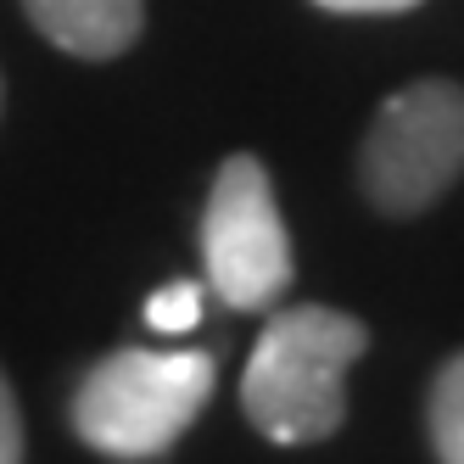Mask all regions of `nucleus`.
Returning a JSON list of instances; mask_svg holds the SVG:
<instances>
[{
  "label": "nucleus",
  "mask_w": 464,
  "mask_h": 464,
  "mask_svg": "<svg viewBox=\"0 0 464 464\" xmlns=\"http://www.w3.org/2000/svg\"><path fill=\"white\" fill-rule=\"evenodd\" d=\"M425 425H430V448L442 464H464V353H453L437 381H430V403H425Z\"/></svg>",
  "instance_id": "6"
},
{
  "label": "nucleus",
  "mask_w": 464,
  "mask_h": 464,
  "mask_svg": "<svg viewBox=\"0 0 464 464\" xmlns=\"http://www.w3.org/2000/svg\"><path fill=\"white\" fill-rule=\"evenodd\" d=\"M202 263L218 303L241 314H257L291 291V236L269 169L252 151L224 157L213 174L208 213H202Z\"/></svg>",
  "instance_id": "4"
},
{
  "label": "nucleus",
  "mask_w": 464,
  "mask_h": 464,
  "mask_svg": "<svg viewBox=\"0 0 464 464\" xmlns=\"http://www.w3.org/2000/svg\"><path fill=\"white\" fill-rule=\"evenodd\" d=\"M464 174V84L414 79L375 107L358 146V190L386 218H414Z\"/></svg>",
  "instance_id": "3"
},
{
  "label": "nucleus",
  "mask_w": 464,
  "mask_h": 464,
  "mask_svg": "<svg viewBox=\"0 0 464 464\" xmlns=\"http://www.w3.org/2000/svg\"><path fill=\"white\" fill-rule=\"evenodd\" d=\"M324 12H342V17H386V12H414L420 0H314Z\"/></svg>",
  "instance_id": "9"
},
{
  "label": "nucleus",
  "mask_w": 464,
  "mask_h": 464,
  "mask_svg": "<svg viewBox=\"0 0 464 464\" xmlns=\"http://www.w3.org/2000/svg\"><path fill=\"white\" fill-rule=\"evenodd\" d=\"M363 347L370 330L342 308L296 303L269 314L241 370L246 420L280 448L336 437V425L347 420V370L363 358Z\"/></svg>",
  "instance_id": "1"
},
{
  "label": "nucleus",
  "mask_w": 464,
  "mask_h": 464,
  "mask_svg": "<svg viewBox=\"0 0 464 464\" xmlns=\"http://www.w3.org/2000/svg\"><path fill=\"white\" fill-rule=\"evenodd\" d=\"M196 319H202V285H196V280H174V285H162L146 303V324L162 330V336L196 330Z\"/></svg>",
  "instance_id": "7"
},
{
  "label": "nucleus",
  "mask_w": 464,
  "mask_h": 464,
  "mask_svg": "<svg viewBox=\"0 0 464 464\" xmlns=\"http://www.w3.org/2000/svg\"><path fill=\"white\" fill-rule=\"evenodd\" d=\"M23 12L56 51L84 62L123 56L146 28V0H23Z\"/></svg>",
  "instance_id": "5"
},
{
  "label": "nucleus",
  "mask_w": 464,
  "mask_h": 464,
  "mask_svg": "<svg viewBox=\"0 0 464 464\" xmlns=\"http://www.w3.org/2000/svg\"><path fill=\"white\" fill-rule=\"evenodd\" d=\"M0 464H23V414H17L6 370H0Z\"/></svg>",
  "instance_id": "8"
},
{
  "label": "nucleus",
  "mask_w": 464,
  "mask_h": 464,
  "mask_svg": "<svg viewBox=\"0 0 464 464\" xmlns=\"http://www.w3.org/2000/svg\"><path fill=\"white\" fill-rule=\"evenodd\" d=\"M218 363L190 347H118L73 392V430L107 459H157L169 453L190 420L208 409Z\"/></svg>",
  "instance_id": "2"
}]
</instances>
